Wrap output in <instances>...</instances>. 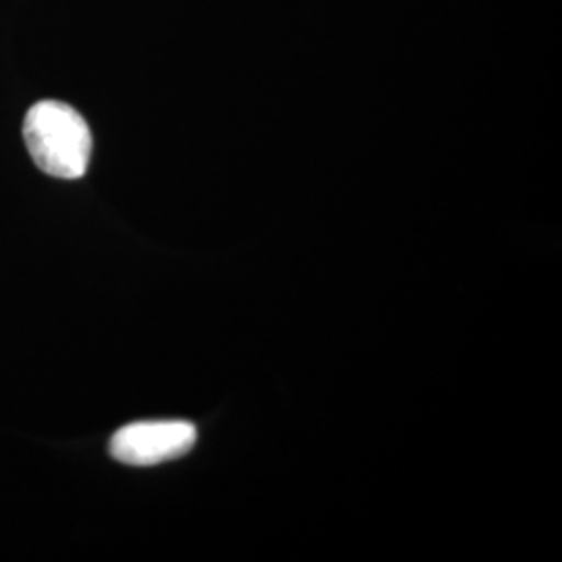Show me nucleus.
<instances>
[{"label": "nucleus", "instance_id": "nucleus-1", "mask_svg": "<svg viewBox=\"0 0 562 562\" xmlns=\"http://www.w3.org/2000/svg\"><path fill=\"white\" fill-rule=\"evenodd\" d=\"M30 157L44 173L80 180L92 155V134L80 113L59 101L36 102L23 121Z\"/></svg>", "mask_w": 562, "mask_h": 562}, {"label": "nucleus", "instance_id": "nucleus-2", "mask_svg": "<svg viewBox=\"0 0 562 562\" xmlns=\"http://www.w3.org/2000/svg\"><path fill=\"white\" fill-rule=\"evenodd\" d=\"M199 438L190 422H142L121 427L111 438V457L130 467H155L186 457Z\"/></svg>", "mask_w": 562, "mask_h": 562}]
</instances>
